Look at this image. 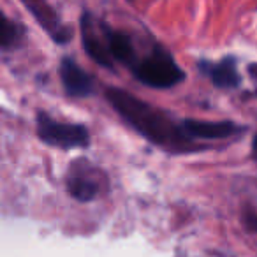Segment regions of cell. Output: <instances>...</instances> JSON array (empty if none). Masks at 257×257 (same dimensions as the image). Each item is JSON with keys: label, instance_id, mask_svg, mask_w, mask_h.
I'll use <instances>...</instances> for the list:
<instances>
[{"label": "cell", "instance_id": "cell-7", "mask_svg": "<svg viewBox=\"0 0 257 257\" xmlns=\"http://www.w3.org/2000/svg\"><path fill=\"white\" fill-rule=\"evenodd\" d=\"M81 37H83V48L88 53V57L93 62H97L102 67L111 69L113 67V60H111L109 53H107L106 43L99 39L92 30V22H90V15L85 13V16L81 18Z\"/></svg>", "mask_w": 257, "mask_h": 257}, {"label": "cell", "instance_id": "cell-10", "mask_svg": "<svg viewBox=\"0 0 257 257\" xmlns=\"http://www.w3.org/2000/svg\"><path fill=\"white\" fill-rule=\"evenodd\" d=\"M67 190L74 199L81 201V203L95 199L97 192H99V189H97L95 183H92L86 178H79V176H74V178L69 180Z\"/></svg>", "mask_w": 257, "mask_h": 257}, {"label": "cell", "instance_id": "cell-3", "mask_svg": "<svg viewBox=\"0 0 257 257\" xmlns=\"http://www.w3.org/2000/svg\"><path fill=\"white\" fill-rule=\"evenodd\" d=\"M37 136L50 147L64 148H85L90 143L88 128L79 123H64L57 121L46 113H39L37 116Z\"/></svg>", "mask_w": 257, "mask_h": 257}, {"label": "cell", "instance_id": "cell-11", "mask_svg": "<svg viewBox=\"0 0 257 257\" xmlns=\"http://www.w3.org/2000/svg\"><path fill=\"white\" fill-rule=\"evenodd\" d=\"M18 39V29L11 20L0 11V48H11Z\"/></svg>", "mask_w": 257, "mask_h": 257}, {"label": "cell", "instance_id": "cell-8", "mask_svg": "<svg viewBox=\"0 0 257 257\" xmlns=\"http://www.w3.org/2000/svg\"><path fill=\"white\" fill-rule=\"evenodd\" d=\"M201 69L220 88H232V86H238L239 83V74H238V69H236L234 58L225 57L224 60L215 62V64L203 62Z\"/></svg>", "mask_w": 257, "mask_h": 257}, {"label": "cell", "instance_id": "cell-5", "mask_svg": "<svg viewBox=\"0 0 257 257\" xmlns=\"http://www.w3.org/2000/svg\"><path fill=\"white\" fill-rule=\"evenodd\" d=\"M60 78L65 92L71 97H88L93 92V81L72 58L60 62Z\"/></svg>", "mask_w": 257, "mask_h": 257}, {"label": "cell", "instance_id": "cell-1", "mask_svg": "<svg viewBox=\"0 0 257 257\" xmlns=\"http://www.w3.org/2000/svg\"><path fill=\"white\" fill-rule=\"evenodd\" d=\"M106 99L128 125L152 143L169 150H185L189 147L190 140L182 133L180 123L173 121L161 109L120 88H107Z\"/></svg>", "mask_w": 257, "mask_h": 257}, {"label": "cell", "instance_id": "cell-13", "mask_svg": "<svg viewBox=\"0 0 257 257\" xmlns=\"http://www.w3.org/2000/svg\"><path fill=\"white\" fill-rule=\"evenodd\" d=\"M252 147H253V150H255V152H257V136H255V138H253V143H252Z\"/></svg>", "mask_w": 257, "mask_h": 257}, {"label": "cell", "instance_id": "cell-2", "mask_svg": "<svg viewBox=\"0 0 257 257\" xmlns=\"http://www.w3.org/2000/svg\"><path fill=\"white\" fill-rule=\"evenodd\" d=\"M133 72L141 83L154 88H171L185 78L171 55L162 48H155L147 58L134 62Z\"/></svg>", "mask_w": 257, "mask_h": 257}, {"label": "cell", "instance_id": "cell-4", "mask_svg": "<svg viewBox=\"0 0 257 257\" xmlns=\"http://www.w3.org/2000/svg\"><path fill=\"white\" fill-rule=\"evenodd\" d=\"M180 128L189 140H224L239 131L238 125L232 121H206V120H183Z\"/></svg>", "mask_w": 257, "mask_h": 257}, {"label": "cell", "instance_id": "cell-6", "mask_svg": "<svg viewBox=\"0 0 257 257\" xmlns=\"http://www.w3.org/2000/svg\"><path fill=\"white\" fill-rule=\"evenodd\" d=\"M25 6L34 15V18L48 30V34H50L58 44H65L71 41L72 32L69 30V27L62 25L60 20L57 18V13H55L50 6L39 4V2H30V4H25Z\"/></svg>", "mask_w": 257, "mask_h": 257}, {"label": "cell", "instance_id": "cell-9", "mask_svg": "<svg viewBox=\"0 0 257 257\" xmlns=\"http://www.w3.org/2000/svg\"><path fill=\"white\" fill-rule=\"evenodd\" d=\"M106 48H107V53H109L111 60H116L125 65H134V62H136V53H134L133 41L128 39V36H125V34L107 30Z\"/></svg>", "mask_w": 257, "mask_h": 257}, {"label": "cell", "instance_id": "cell-12", "mask_svg": "<svg viewBox=\"0 0 257 257\" xmlns=\"http://www.w3.org/2000/svg\"><path fill=\"white\" fill-rule=\"evenodd\" d=\"M243 224L248 229L250 232H257V210L248 211V213L243 217Z\"/></svg>", "mask_w": 257, "mask_h": 257}]
</instances>
